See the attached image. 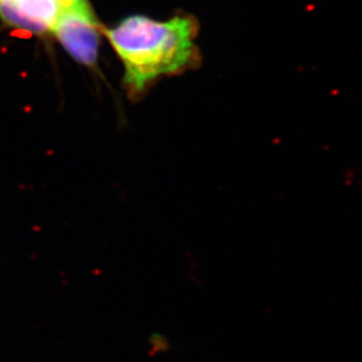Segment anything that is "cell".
<instances>
[{
    "mask_svg": "<svg viewBox=\"0 0 362 362\" xmlns=\"http://www.w3.org/2000/svg\"><path fill=\"white\" fill-rule=\"evenodd\" d=\"M105 33L122 60L124 83L133 95L159 78L181 74L198 59L197 23L188 16L168 21L131 16Z\"/></svg>",
    "mask_w": 362,
    "mask_h": 362,
    "instance_id": "obj_1",
    "label": "cell"
},
{
    "mask_svg": "<svg viewBox=\"0 0 362 362\" xmlns=\"http://www.w3.org/2000/svg\"><path fill=\"white\" fill-rule=\"evenodd\" d=\"M52 33L76 62L88 67L95 65L100 45V28L90 4L65 7Z\"/></svg>",
    "mask_w": 362,
    "mask_h": 362,
    "instance_id": "obj_2",
    "label": "cell"
},
{
    "mask_svg": "<svg viewBox=\"0 0 362 362\" xmlns=\"http://www.w3.org/2000/svg\"><path fill=\"white\" fill-rule=\"evenodd\" d=\"M66 6L64 0H0V18L18 31L52 33Z\"/></svg>",
    "mask_w": 362,
    "mask_h": 362,
    "instance_id": "obj_3",
    "label": "cell"
},
{
    "mask_svg": "<svg viewBox=\"0 0 362 362\" xmlns=\"http://www.w3.org/2000/svg\"><path fill=\"white\" fill-rule=\"evenodd\" d=\"M65 3H66L67 6H71V5H77V6H81V5H88V0H64Z\"/></svg>",
    "mask_w": 362,
    "mask_h": 362,
    "instance_id": "obj_4",
    "label": "cell"
}]
</instances>
